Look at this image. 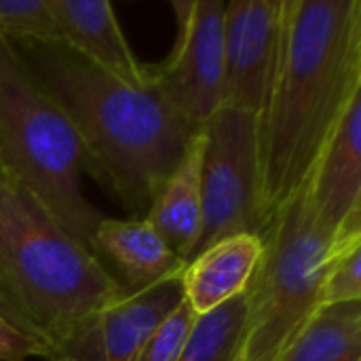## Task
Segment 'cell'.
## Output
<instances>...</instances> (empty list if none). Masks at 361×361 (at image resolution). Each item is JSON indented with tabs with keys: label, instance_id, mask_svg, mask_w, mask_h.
Listing matches in <instances>:
<instances>
[{
	"label": "cell",
	"instance_id": "cell-1",
	"mask_svg": "<svg viewBox=\"0 0 361 361\" xmlns=\"http://www.w3.org/2000/svg\"><path fill=\"white\" fill-rule=\"evenodd\" d=\"M360 93V0H281L273 72L256 114L262 231L309 180Z\"/></svg>",
	"mask_w": 361,
	"mask_h": 361
},
{
	"label": "cell",
	"instance_id": "cell-2",
	"mask_svg": "<svg viewBox=\"0 0 361 361\" xmlns=\"http://www.w3.org/2000/svg\"><path fill=\"white\" fill-rule=\"evenodd\" d=\"M8 44L30 78L74 127L87 171L133 218H144L199 129L152 89L116 80L63 42Z\"/></svg>",
	"mask_w": 361,
	"mask_h": 361
},
{
	"label": "cell",
	"instance_id": "cell-3",
	"mask_svg": "<svg viewBox=\"0 0 361 361\" xmlns=\"http://www.w3.org/2000/svg\"><path fill=\"white\" fill-rule=\"evenodd\" d=\"M127 290L0 167V302L53 357Z\"/></svg>",
	"mask_w": 361,
	"mask_h": 361
},
{
	"label": "cell",
	"instance_id": "cell-4",
	"mask_svg": "<svg viewBox=\"0 0 361 361\" xmlns=\"http://www.w3.org/2000/svg\"><path fill=\"white\" fill-rule=\"evenodd\" d=\"M0 167L93 254V233L104 214L82 190L87 161L80 140L6 40H0Z\"/></svg>",
	"mask_w": 361,
	"mask_h": 361
},
{
	"label": "cell",
	"instance_id": "cell-5",
	"mask_svg": "<svg viewBox=\"0 0 361 361\" xmlns=\"http://www.w3.org/2000/svg\"><path fill=\"white\" fill-rule=\"evenodd\" d=\"M262 256L245 290L247 317L239 360L275 361L319 309L334 258L361 243L338 237L317 220L307 182L262 231Z\"/></svg>",
	"mask_w": 361,
	"mask_h": 361
},
{
	"label": "cell",
	"instance_id": "cell-6",
	"mask_svg": "<svg viewBox=\"0 0 361 361\" xmlns=\"http://www.w3.org/2000/svg\"><path fill=\"white\" fill-rule=\"evenodd\" d=\"M241 233L262 235L256 114L222 106L203 125L201 235L192 256Z\"/></svg>",
	"mask_w": 361,
	"mask_h": 361
},
{
	"label": "cell",
	"instance_id": "cell-7",
	"mask_svg": "<svg viewBox=\"0 0 361 361\" xmlns=\"http://www.w3.org/2000/svg\"><path fill=\"white\" fill-rule=\"evenodd\" d=\"M178 38L161 66H148L150 89L190 127L201 129L224 99V0H173Z\"/></svg>",
	"mask_w": 361,
	"mask_h": 361
},
{
	"label": "cell",
	"instance_id": "cell-8",
	"mask_svg": "<svg viewBox=\"0 0 361 361\" xmlns=\"http://www.w3.org/2000/svg\"><path fill=\"white\" fill-rule=\"evenodd\" d=\"M281 0H231L224 8L222 106L258 114L269 89Z\"/></svg>",
	"mask_w": 361,
	"mask_h": 361
},
{
	"label": "cell",
	"instance_id": "cell-9",
	"mask_svg": "<svg viewBox=\"0 0 361 361\" xmlns=\"http://www.w3.org/2000/svg\"><path fill=\"white\" fill-rule=\"evenodd\" d=\"M182 275L144 290L125 292L95 313L85 328L55 355L74 361H137L144 345L163 319L184 300Z\"/></svg>",
	"mask_w": 361,
	"mask_h": 361
},
{
	"label": "cell",
	"instance_id": "cell-10",
	"mask_svg": "<svg viewBox=\"0 0 361 361\" xmlns=\"http://www.w3.org/2000/svg\"><path fill=\"white\" fill-rule=\"evenodd\" d=\"M307 186L322 226L338 237L361 235V93L341 116Z\"/></svg>",
	"mask_w": 361,
	"mask_h": 361
},
{
	"label": "cell",
	"instance_id": "cell-11",
	"mask_svg": "<svg viewBox=\"0 0 361 361\" xmlns=\"http://www.w3.org/2000/svg\"><path fill=\"white\" fill-rule=\"evenodd\" d=\"M61 42L116 80L150 89L148 66L127 42L114 6L106 0H49Z\"/></svg>",
	"mask_w": 361,
	"mask_h": 361
},
{
	"label": "cell",
	"instance_id": "cell-12",
	"mask_svg": "<svg viewBox=\"0 0 361 361\" xmlns=\"http://www.w3.org/2000/svg\"><path fill=\"white\" fill-rule=\"evenodd\" d=\"M262 256V237L252 233L220 239L192 256L180 277L184 302L195 315L243 294Z\"/></svg>",
	"mask_w": 361,
	"mask_h": 361
},
{
	"label": "cell",
	"instance_id": "cell-13",
	"mask_svg": "<svg viewBox=\"0 0 361 361\" xmlns=\"http://www.w3.org/2000/svg\"><path fill=\"white\" fill-rule=\"evenodd\" d=\"M93 254L106 256L125 277L127 292L182 275L184 262L169 250L146 218H106L93 233Z\"/></svg>",
	"mask_w": 361,
	"mask_h": 361
},
{
	"label": "cell",
	"instance_id": "cell-14",
	"mask_svg": "<svg viewBox=\"0 0 361 361\" xmlns=\"http://www.w3.org/2000/svg\"><path fill=\"white\" fill-rule=\"evenodd\" d=\"M201 161L203 127L192 135L186 154L163 182L144 216L184 264L192 258L201 235Z\"/></svg>",
	"mask_w": 361,
	"mask_h": 361
},
{
	"label": "cell",
	"instance_id": "cell-15",
	"mask_svg": "<svg viewBox=\"0 0 361 361\" xmlns=\"http://www.w3.org/2000/svg\"><path fill=\"white\" fill-rule=\"evenodd\" d=\"M275 361H361V302L319 307Z\"/></svg>",
	"mask_w": 361,
	"mask_h": 361
},
{
	"label": "cell",
	"instance_id": "cell-16",
	"mask_svg": "<svg viewBox=\"0 0 361 361\" xmlns=\"http://www.w3.org/2000/svg\"><path fill=\"white\" fill-rule=\"evenodd\" d=\"M247 317V294L195 315L190 334L178 361H233L239 355Z\"/></svg>",
	"mask_w": 361,
	"mask_h": 361
},
{
	"label": "cell",
	"instance_id": "cell-17",
	"mask_svg": "<svg viewBox=\"0 0 361 361\" xmlns=\"http://www.w3.org/2000/svg\"><path fill=\"white\" fill-rule=\"evenodd\" d=\"M0 40L61 42L49 0H0Z\"/></svg>",
	"mask_w": 361,
	"mask_h": 361
},
{
	"label": "cell",
	"instance_id": "cell-18",
	"mask_svg": "<svg viewBox=\"0 0 361 361\" xmlns=\"http://www.w3.org/2000/svg\"><path fill=\"white\" fill-rule=\"evenodd\" d=\"M361 302V243L338 254L322 286L319 307Z\"/></svg>",
	"mask_w": 361,
	"mask_h": 361
},
{
	"label": "cell",
	"instance_id": "cell-19",
	"mask_svg": "<svg viewBox=\"0 0 361 361\" xmlns=\"http://www.w3.org/2000/svg\"><path fill=\"white\" fill-rule=\"evenodd\" d=\"M195 322V313L190 307L182 300L154 330V334L144 345L137 361H178L182 355V349L186 345V338L190 334Z\"/></svg>",
	"mask_w": 361,
	"mask_h": 361
},
{
	"label": "cell",
	"instance_id": "cell-20",
	"mask_svg": "<svg viewBox=\"0 0 361 361\" xmlns=\"http://www.w3.org/2000/svg\"><path fill=\"white\" fill-rule=\"evenodd\" d=\"M53 360V351L47 343L30 334L17 322L0 311V361Z\"/></svg>",
	"mask_w": 361,
	"mask_h": 361
},
{
	"label": "cell",
	"instance_id": "cell-21",
	"mask_svg": "<svg viewBox=\"0 0 361 361\" xmlns=\"http://www.w3.org/2000/svg\"><path fill=\"white\" fill-rule=\"evenodd\" d=\"M51 361H74V360H70V357H53Z\"/></svg>",
	"mask_w": 361,
	"mask_h": 361
},
{
	"label": "cell",
	"instance_id": "cell-22",
	"mask_svg": "<svg viewBox=\"0 0 361 361\" xmlns=\"http://www.w3.org/2000/svg\"><path fill=\"white\" fill-rule=\"evenodd\" d=\"M0 311H2V313H4V315H8V311H6V309H4V307H2V302H0ZM8 317H11V315H8ZM11 319H13V317H11ZM13 322H15V319H13Z\"/></svg>",
	"mask_w": 361,
	"mask_h": 361
},
{
	"label": "cell",
	"instance_id": "cell-23",
	"mask_svg": "<svg viewBox=\"0 0 361 361\" xmlns=\"http://www.w3.org/2000/svg\"><path fill=\"white\" fill-rule=\"evenodd\" d=\"M233 361H241V360H239V355H237V357H235V360H233Z\"/></svg>",
	"mask_w": 361,
	"mask_h": 361
}]
</instances>
